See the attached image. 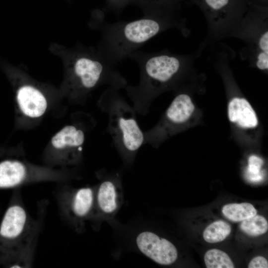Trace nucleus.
<instances>
[{
  "instance_id": "6",
  "label": "nucleus",
  "mask_w": 268,
  "mask_h": 268,
  "mask_svg": "<svg viewBox=\"0 0 268 268\" xmlns=\"http://www.w3.org/2000/svg\"><path fill=\"white\" fill-rule=\"evenodd\" d=\"M65 170H56L17 159L0 162V189H17L30 184L44 182L63 183L71 179Z\"/></svg>"
},
{
  "instance_id": "16",
  "label": "nucleus",
  "mask_w": 268,
  "mask_h": 268,
  "mask_svg": "<svg viewBox=\"0 0 268 268\" xmlns=\"http://www.w3.org/2000/svg\"><path fill=\"white\" fill-rule=\"evenodd\" d=\"M231 228L226 222L220 220L214 221L207 226L203 231V239L209 243L220 242L230 234Z\"/></svg>"
},
{
  "instance_id": "5",
  "label": "nucleus",
  "mask_w": 268,
  "mask_h": 268,
  "mask_svg": "<svg viewBox=\"0 0 268 268\" xmlns=\"http://www.w3.org/2000/svg\"><path fill=\"white\" fill-rule=\"evenodd\" d=\"M96 186L73 188L66 184L59 185L54 195L62 220L77 233L85 230L94 209Z\"/></svg>"
},
{
  "instance_id": "14",
  "label": "nucleus",
  "mask_w": 268,
  "mask_h": 268,
  "mask_svg": "<svg viewBox=\"0 0 268 268\" xmlns=\"http://www.w3.org/2000/svg\"><path fill=\"white\" fill-rule=\"evenodd\" d=\"M195 106L186 94H178L167 109L165 119L169 123L180 125L187 121L194 112Z\"/></svg>"
},
{
  "instance_id": "19",
  "label": "nucleus",
  "mask_w": 268,
  "mask_h": 268,
  "mask_svg": "<svg viewBox=\"0 0 268 268\" xmlns=\"http://www.w3.org/2000/svg\"><path fill=\"white\" fill-rule=\"evenodd\" d=\"M263 164V161L261 158L255 155L250 157L247 171V178L249 181L257 182L262 180L263 176L260 170Z\"/></svg>"
},
{
  "instance_id": "21",
  "label": "nucleus",
  "mask_w": 268,
  "mask_h": 268,
  "mask_svg": "<svg viewBox=\"0 0 268 268\" xmlns=\"http://www.w3.org/2000/svg\"><path fill=\"white\" fill-rule=\"evenodd\" d=\"M154 2H155L156 3H161V0H142V2L144 3V4H153V2H154Z\"/></svg>"
},
{
  "instance_id": "17",
  "label": "nucleus",
  "mask_w": 268,
  "mask_h": 268,
  "mask_svg": "<svg viewBox=\"0 0 268 268\" xmlns=\"http://www.w3.org/2000/svg\"><path fill=\"white\" fill-rule=\"evenodd\" d=\"M240 228L247 235L256 237L266 233L268 229L267 219L262 215H255L242 221Z\"/></svg>"
},
{
  "instance_id": "8",
  "label": "nucleus",
  "mask_w": 268,
  "mask_h": 268,
  "mask_svg": "<svg viewBox=\"0 0 268 268\" xmlns=\"http://www.w3.org/2000/svg\"><path fill=\"white\" fill-rule=\"evenodd\" d=\"M85 140L83 129L75 125H67L51 139L54 151L46 155L45 160L51 166H67L79 164L82 157Z\"/></svg>"
},
{
  "instance_id": "12",
  "label": "nucleus",
  "mask_w": 268,
  "mask_h": 268,
  "mask_svg": "<svg viewBox=\"0 0 268 268\" xmlns=\"http://www.w3.org/2000/svg\"><path fill=\"white\" fill-rule=\"evenodd\" d=\"M16 101L20 111L31 118H40L45 113L48 104L44 95L29 85L21 87L16 93Z\"/></svg>"
},
{
  "instance_id": "11",
  "label": "nucleus",
  "mask_w": 268,
  "mask_h": 268,
  "mask_svg": "<svg viewBox=\"0 0 268 268\" xmlns=\"http://www.w3.org/2000/svg\"><path fill=\"white\" fill-rule=\"evenodd\" d=\"M134 242L141 254L160 265H171L178 258V253L175 245L151 231L145 230L138 232Z\"/></svg>"
},
{
  "instance_id": "4",
  "label": "nucleus",
  "mask_w": 268,
  "mask_h": 268,
  "mask_svg": "<svg viewBox=\"0 0 268 268\" xmlns=\"http://www.w3.org/2000/svg\"><path fill=\"white\" fill-rule=\"evenodd\" d=\"M118 89L108 87L98 106L108 115L107 131L124 163L131 166L144 144V132L137 122L135 111L121 96Z\"/></svg>"
},
{
  "instance_id": "7",
  "label": "nucleus",
  "mask_w": 268,
  "mask_h": 268,
  "mask_svg": "<svg viewBox=\"0 0 268 268\" xmlns=\"http://www.w3.org/2000/svg\"><path fill=\"white\" fill-rule=\"evenodd\" d=\"M204 12L208 35L206 42L238 37L245 16L235 9L232 0H197Z\"/></svg>"
},
{
  "instance_id": "15",
  "label": "nucleus",
  "mask_w": 268,
  "mask_h": 268,
  "mask_svg": "<svg viewBox=\"0 0 268 268\" xmlns=\"http://www.w3.org/2000/svg\"><path fill=\"white\" fill-rule=\"evenodd\" d=\"M222 212L229 220L240 222L255 215L257 214V210L248 202L232 203L224 205Z\"/></svg>"
},
{
  "instance_id": "20",
  "label": "nucleus",
  "mask_w": 268,
  "mask_h": 268,
  "mask_svg": "<svg viewBox=\"0 0 268 268\" xmlns=\"http://www.w3.org/2000/svg\"><path fill=\"white\" fill-rule=\"evenodd\" d=\"M248 267L249 268H268V262L265 258L257 256L252 259Z\"/></svg>"
},
{
  "instance_id": "1",
  "label": "nucleus",
  "mask_w": 268,
  "mask_h": 268,
  "mask_svg": "<svg viewBox=\"0 0 268 268\" xmlns=\"http://www.w3.org/2000/svg\"><path fill=\"white\" fill-rule=\"evenodd\" d=\"M48 205L46 200L39 201L33 217L25 206L20 188L14 190L0 224V266L32 267Z\"/></svg>"
},
{
  "instance_id": "22",
  "label": "nucleus",
  "mask_w": 268,
  "mask_h": 268,
  "mask_svg": "<svg viewBox=\"0 0 268 268\" xmlns=\"http://www.w3.org/2000/svg\"><path fill=\"white\" fill-rule=\"evenodd\" d=\"M3 154H4V151L2 149H0V156H2Z\"/></svg>"
},
{
  "instance_id": "2",
  "label": "nucleus",
  "mask_w": 268,
  "mask_h": 268,
  "mask_svg": "<svg viewBox=\"0 0 268 268\" xmlns=\"http://www.w3.org/2000/svg\"><path fill=\"white\" fill-rule=\"evenodd\" d=\"M194 56L177 55L165 50L156 53L137 50L132 53L128 58L137 63L139 80L137 85H127L124 89L135 112L146 115L155 95L194 62Z\"/></svg>"
},
{
  "instance_id": "18",
  "label": "nucleus",
  "mask_w": 268,
  "mask_h": 268,
  "mask_svg": "<svg viewBox=\"0 0 268 268\" xmlns=\"http://www.w3.org/2000/svg\"><path fill=\"white\" fill-rule=\"evenodd\" d=\"M207 268H234V265L229 256L224 251L212 249L208 250L204 256Z\"/></svg>"
},
{
  "instance_id": "3",
  "label": "nucleus",
  "mask_w": 268,
  "mask_h": 268,
  "mask_svg": "<svg viewBox=\"0 0 268 268\" xmlns=\"http://www.w3.org/2000/svg\"><path fill=\"white\" fill-rule=\"evenodd\" d=\"M173 28L188 34L185 22L171 16L146 15L130 21H104L100 53L116 66L157 35Z\"/></svg>"
},
{
  "instance_id": "9",
  "label": "nucleus",
  "mask_w": 268,
  "mask_h": 268,
  "mask_svg": "<svg viewBox=\"0 0 268 268\" xmlns=\"http://www.w3.org/2000/svg\"><path fill=\"white\" fill-rule=\"evenodd\" d=\"M123 202L122 187L117 174H103L96 185L95 205L90 221L95 227L114 218Z\"/></svg>"
},
{
  "instance_id": "10",
  "label": "nucleus",
  "mask_w": 268,
  "mask_h": 268,
  "mask_svg": "<svg viewBox=\"0 0 268 268\" xmlns=\"http://www.w3.org/2000/svg\"><path fill=\"white\" fill-rule=\"evenodd\" d=\"M245 41L244 51L250 63L261 70L268 69V29L266 18L251 19L245 16L238 37Z\"/></svg>"
},
{
  "instance_id": "13",
  "label": "nucleus",
  "mask_w": 268,
  "mask_h": 268,
  "mask_svg": "<svg viewBox=\"0 0 268 268\" xmlns=\"http://www.w3.org/2000/svg\"><path fill=\"white\" fill-rule=\"evenodd\" d=\"M229 120L244 128L256 127L258 121L252 106L244 98L235 97L229 102L228 108Z\"/></svg>"
}]
</instances>
